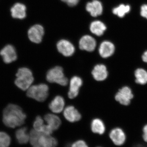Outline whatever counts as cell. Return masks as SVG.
Segmentation results:
<instances>
[{
	"label": "cell",
	"instance_id": "obj_1",
	"mask_svg": "<svg viewBox=\"0 0 147 147\" xmlns=\"http://www.w3.org/2000/svg\"><path fill=\"white\" fill-rule=\"evenodd\" d=\"M26 115L18 105L9 104L3 112V121L9 128H14L21 126L25 123Z\"/></svg>",
	"mask_w": 147,
	"mask_h": 147
},
{
	"label": "cell",
	"instance_id": "obj_2",
	"mask_svg": "<svg viewBox=\"0 0 147 147\" xmlns=\"http://www.w3.org/2000/svg\"><path fill=\"white\" fill-rule=\"evenodd\" d=\"M15 85L22 90H26L31 86L34 80L32 71L27 67L19 68L16 74Z\"/></svg>",
	"mask_w": 147,
	"mask_h": 147
},
{
	"label": "cell",
	"instance_id": "obj_3",
	"mask_svg": "<svg viewBox=\"0 0 147 147\" xmlns=\"http://www.w3.org/2000/svg\"><path fill=\"white\" fill-rule=\"evenodd\" d=\"M49 90L48 86L44 84L31 86L27 90V95L37 101L43 102L48 97Z\"/></svg>",
	"mask_w": 147,
	"mask_h": 147
},
{
	"label": "cell",
	"instance_id": "obj_4",
	"mask_svg": "<svg viewBox=\"0 0 147 147\" xmlns=\"http://www.w3.org/2000/svg\"><path fill=\"white\" fill-rule=\"evenodd\" d=\"M46 79L51 83H56L62 86H66L68 84L67 78L65 76L63 69L57 66L50 69L46 74Z\"/></svg>",
	"mask_w": 147,
	"mask_h": 147
},
{
	"label": "cell",
	"instance_id": "obj_5",
	"mask_svg": "<svg viewBox=\"0 0 147 147\" xmlns=\"http://www.w3.org/2000/svg\"><path fill=\"white\" fill-rule=\"evenodd\" d=\"M108 135L112 142L117 146H122L126 141V134L123 129L120 127H117L112 129Z\"/></svg>",
	"mask_w": 147,
	"mask_h": 147
},
{
	"label": "cell",
	"instance_id": "obj_6",
	"mask_svg": "<svg viewBox=\"0 0 147 147\" xmlns=\"http://www.w3.org/2000/svg\"><path fill=\"white\" fill-rule=\"evenodd\" d=\"M133 96L131 89L129 87L124 86L119 90L116 94L115 98L121 105L127 106L130 104Z\"/></svg>",
	"mask_w": 147,
	"mask_h": 147
},
{
	"label": "cell",
	"instance_id": "obj_7",
	"mask_svg": "<svg viewBox=\"0 0 147 147\" xmlns=\"http://www.w3.org/2000/svg\"><path fill=\"white\" fill-rule=\"evenodd\" d=\"M0 55L5 63L13 62L17 59V53L15 47L11 45H5L0 51Z\"/></svg>",
	"mask_w": 147,
	"mask_h": 147
},
{
	"label": "cell",
	"instance_id": "obj_8",
	"mask_svg": "<svg viewBox=\"0 0 147 147\" xmlns=\"http://www.w3.org/2000/svg\"><path fill=\"white\" fill-rule=\"evenodd\" d=\"M44 34L43 27L40 25H35L31 27L28 31V36L32 42L39 43L42 41Z\"/></svg>",
	"mask_w": 147,
	"mask_h": 147
},
{
	"label": "cell",
	"instance_id": "obj_9",
	"mask_svg": "<svg viewBox=\"0 0 147 147\" xmlns=\"http://www.w3.org/2000/svg\"><path fill=\"white\" fill-rule=\"evenodd\" d=\"M59 52L66 57L72 56L75 52V47L73 44L66 40H61L57 44Z\"/></svg>",
	"mask_w": 147,
	"mask_h": 147
},
{
	"label": "cell",
	"instance_id": "obj_10",
	"mask_svg": "<svg viewBox=\"0 0 147 147\" xmlns=\"http://www.w3.org/2000/svg\"><path fill=\"white\" fill-rule=\"evenodd\" d=\"M83 84V81L81 78L77 76H73L69 82V89L68 96L70 99L75 98L78 95L79 89Z\"/></svg>",
	"mask_w": 147,
	"mask_h": 147
},
{
	"label": "cell",
	"instance_id": "obj_11",
	"mask_svg": "<svg viewBox=\"0 0 147 147\" xmlns=\"http://www.w3.org/2000/svg\"><path fill=\"white\" fill-rule=\"evenodd\" d=\"M96 45L95 40L90 36H84L79 40V48L82 50L92 52L95 49Z\"/></svg>",
	"mask_w": 147,
	"mask_h": 147
},
{
	"label": "cell",
	"instance_id": "obj_12",
	"mask_svg": "<svg viewBox=\"0 0 147 147\" xmlns=\"http://www.w3.org/2000/svg\"><path fill=\"white\" fill-rule=\"evenodd\" d=\"M115 50V46L113 42L105 40L100 44L98 52L99 55L102 58H108L114 54Z\"/></svg>",
	"mask_w": 147,
	"mask_h": 147
},
{
	"label": "cell",
	"instance_id": "obj_13",
	"mask_svg": "<svg viewBox=\"0 0 147 147\" xmlns=\"http://www.w3.org/2000/svg\"><path fill=\"white\" fill-rule=\"evenodd\" d=\"M63 115L67 120L74 123L80 121L82 115L76 108L73 106L69 105L63 110Z\"/></svg>",
	"mask_w": 147,
	"mask_h": 147
},
{
	"label": "cell",
	"instance_id": "obj_14",
	"mask_svg": "<svg viewBox=\"0 0 147 147\" xmlns=\"http://www.w3.org/2000/svg\"><path fill=\"white\" fill-rule=\"evenodd\" d=\"M94 79L98 82L104 81L108 76L107 67L103 64H98L94 67L92 72Z\"/></svg>",
	"mask_w": 147,
	"mask_h": 147
},
{
	"label": "cell",
	"instance_id": "obj_15",
	"mask_svg": "<svg viewBox=\"0 0 147 147\" xmlns=\"http://www.w3.org/2000/svg\"><path fill=\"white\" fill-rule=\"evenodd\" d=\"M86 9L92 16L96 17L101 15L103 11L102 3L98 0H93L87 3Z\"/></svg>",
	"mask_w": 147,
	"mask_h": 147
},
{
	"label": "cell",
	"instance_id": "obj_16",
	"mask_svg": "<svg viewBox=\"0 0 147 147\" xmlns=\"http://www.w3.org/2000/svg\"><path fill=\"white\" fill-rule=\"evenodd\" d=\"M11 16L16 19H23L26 16V7L24 4L16 3L10 9Z\"/></svg>",
	"mask_w": 147,
	"mask_h": 147
},
{
	"label": "cell",
	"instance_id": "obj_17",
	"mask_svg": "<svg viewBox=\"0 0 147 147\" xmlns=\"http://www.w3.org/2000/svg\"><path fill=\"white\" fill-rule=\"evenodd\" d=\"M65 101L61 96H57L54 98L49 104V108L53 113H59L64 110Z\"/></svg>",
	"mask_w": 147,
	"mask_h": 147
},
{
	"label": "cell",
	"instance_id": "obj_18",
	"mask_svg": "<svg viewBox=\"0 0 147 147\" xmlns=\"http://www.w3.org/2000/svg\"><path fill=\"white\" fill-rule=\"evenodd\" d=\"M15 136L16 141L20 144H26L29 142L30 136L27 127L18 129L15 132Z\"/></svg>",
	"mask_w": 147,
	"mask_h": 147
},
{
	"label": "cell",
	"instance_id": "obj_19",
	"mask_svg": "<svg viewBox=\"0 0 147 147\" xmlns=\"http://www.w3.org/2000/svg\"><path fill=\"white\" fill-rule=\"evenodd\" d=\"M106 29L105 24L100 21H93L90 26L91 32L97 36H101L103 35Z\"/></svg>",
	"mask_w": 147,
	"mask_h": 147
},
{
	"label": "cell",
	"instance_id": "obj_20",
	"mask_svg": "<svg viewBox=\"0 0 147 147\" xmlns=\"http://www.w3.org/2000/svg\"><path fill=\"white\" fill-rule=\"evenodd\" d=\"M44 119L47 124L53 129V130L57 129L61 124L59 117L54 114H48L45 115Z\"/></svg>",
	"mask_w": 147,
	"mask_h": 147
},
{
	"label": "cell",
	"instance_id": "obj_21",
	"mask_svg": "<svg viewBox=\"0 0 147 147\" xmlns=\"http://www.w3.org/2000/svg\"><path fill=\"white\" fill-rule=\"evenodd\" d=\"M58 145L57 139L50 135L42 134L40 138L38 145L42 147H56Z\"/></svg>",
	"mask_w": 147,
	"mask_h": 147
},
{
	"label": "cell",
	"instance_id": "obj_22",
	"mask_svg": "<svg viewBox=\"0 0 147 147\" xmlns=\"http://www.w3.org/2000/svg\"><path fill=\"white\" fill-rule=\"evenodd\" d=\"M92 131L96 134L102 135L105 133L106 127L103 122L99 119H95L91 125Z\"/></svg>",
	"mask_w": 147,
	"mask_h": 147
},
{
	"label": "cell",
	"instance_id": "obj_23",
	"mask_svg": "<svg viewBox=\"0 0 147 147\" xmlns=\"http://www.w3.org/2000/svg\"><path fill=\"white\" fill-rule=\"evenodd\" d=\"M131 7L128 5L121 4L113 9V13L119 18H123L126 14L129 13Z\"/></svg>",
	"mask_w": 147,
	"mask_h": 147
},
{
	"label": "cell",
	"instance_id": "obj_24",
	"mask_svg": "<svg viewBox=\"0 0 147 147\" xmlns=\"http://www.w3.org/2000/svg\"><path fill=\"white\" fill-rule=\"evenodd\" d=\"M135 82L137 84L144 85L147 83V71L143 68L137 69L134 72Z\"/></svg>",
	"mask_w": 147,
	"mask_h": 147
},
{
	"label": "cell",
	"instance_id": "obj_25",
	"mask_svg": "<svg viewBox=\"0 0 147 147\" xmlns=\"http://www.w3.org/2000/svg\"><path fill=\"white\" fill-rule=\"evenodd\" d=\"M11 142V137L8 133L0 131V147H9Z\"/></svg>",
	"mask_w": 147,
	"mask_h": 147
},
{
	"label": "cell",
	"instance_id": "obj_26",
	"mask_svg": "<svg viewBox=\"0 0 147 147\" xmlns=\"http://www.w3.org/2000/svg\"><path fill=\"white\" fill-rule=\"evenodd\" d=\"M42 134L41 132L36 131L34 129L31 130L29 133V142L33 146L38 145V141Z\"/></svg>",
	"mask_w": 147,
	"mask_h": 147
},
{
	"label": "cell",
	"instance_id": "obj_27",
	"mask_svg": "<svg viewBox=\"0 0 147 147\" xmlns=\"http://www.w3.org/2000/svg\"><path fill=\"white\" fill-rule=\"evenodd\" d=\"M44 125V121L42 118L40 116H37L34 122V129L41 132Z\"/></svg>",
	"mask_w": 147,
	"mask_h": 147
},
{
	"label": "cell",
	"instance_id": "obj_28",
	"mask_svg": "<svg viewBox=\"0 0 147 147\" xmlns=\"http://www.w3.org/2000/svg\"><path fill=\"white\" fill-rule=\"evenodd\" d=\"M53 131L54 130H53V129L51 128L49 125H45L42 128L41 133L44 135H50L52 134Z\"/></svg>",
	"mask_w": 147,
	"mask_h": 147
},
{
	"label": "cell",
	"instance_id": "obj_29",
	"mask_svg": "<svg viewBox=\"0 0 147 147\" xmlns=\"http://www.w3.org/2000/svg\"><path fill=\"white\" fill-rule=\"evenodd\" d=\"M140 14L142 17L147 19V4H145L141 6Z\"/></svg>",
	"mask_w": 147,
	"mask_h": 147
},
{
	"label": "cell",
	"instance_id": "obj_30",
	"mask_svg": "<svg viewBox=\"0 0 147 147\" xmlns=\"http://www.w3.org/2000/svg\"><path fill=\"white\" fill-rule=\"evenodd\" d=\"M71 147H88L86 142L83 140H79L74 142Z\"/></svg>",
	"mask_w": 147,
	"mask_h": 147
},
{
	"label": "cell",
	"instance_id": "obj_31",
	"mask_svg": "<svg viewBox=\"0 0 147 147\" xmlns=\"http://www.w3.org/2000/svg\"><path fill=\"white\" fill-rule=\"evenodd\" d=\"M66 3L69 6L73 7L79 3V0H61Z\"/></svg>",
	"mask_w": 147,
	"mask_h": 147
},
{
	"label": "cell",
	"instance_id": "obj_32",
	"mask_svg": "<svg viewBox=\"0 0 147 147\" xmlns=\"http://www.w3.org/2000/svg\"><path fill=\"white\" fill-rule=\"evenodd\" d=\"M142 131H143V134H142L143 139L144 141L147 143V124H146L143 127Z\"/></svg>",
	"mask_w": 147,
	"mask_h": 147
},
{
	"label": "cell",
	"instance_id": "obj_33",
	"mask_svg": "<svg viewBox=\"0 0 147 147\" xmlns=\"http://www.w3.org/2000/svg\"><path fill=\"white\" fill-rule=\"evenodd\" d=\"M142 60L144 62L147 63V50L145 51L142 56Z\"/></svg>",
	"mask_w": 147,
	"mask_h": 147
},
{
	"label": "cell",
	"instance_id": "obj_34",
	"mask_svg": "<svg viewBox=\"0 0 147 147\" xmlns=\"http://www.w3.org/2000/svg\"><path fill=\"white\" fill-rule=\"evenodd\" d=\"M33 147H42L40 146H39V145H37V146H34Z\"/></svg>",
	"mask_w": 147,
	"mask_h": 147
},
{
	"label": "cell",
	"instance_id": "obj_35",
	"mask_svg": "<svg viewBox=\"0 0 147 147\" xmlns=\"http://www.w3.org/2000/svg\"><path fill=\"white\" fill-rule=\"evenodd\" d=\"M101 147V146H98V147Z\"/></svg>",
	"mask_w": 147,
	"mask_h": 147
}]
</instances>
